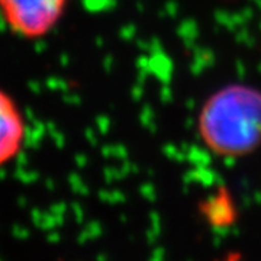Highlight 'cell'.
Segmentation results:
<instances>
[{"label":"cell","mask_w":261,"mask_h":261,"mask_svg":"<svg viewBox=\"0 0 261 261\" xmlns=\"http://www.w3.org/2000/svg\"><path fill=\"white\" fill-rule=\"evenodd\" d=\"M67 6L68 0H0V20L12 35L37 41L57 28Z\"/></svg>","instance_id":"cell-2"},{"label":"cell","mask_w":261,"mask_h":261,"mask_svg":"<svg viewBox=\"0 0 261 261\" xmlns=\"http://www.w3.org/2000/svg\"><path fill=\"white\" fill-rule=\"evenodd\" d=\"M199 137L215 155L240 159L261 147V89L232 83L218 89L200 108Z\"/></svg>","instance_id":"cell-1"},{"label":"cell","mask_w":261,"mask_h":261,"mask_svg":"<svg viewBox=\"0 0 261 261\" xmlns=\"http://www.w3.org/2000/svg\"><path fill=\"white\" fill-rule=\"evenodd\" d=\"M28 135L27 116L18 100L0 87V168L22 152Z\"/></svg>","instance_id":"cell-3"}]
</instances>
